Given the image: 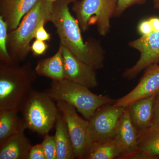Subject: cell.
Listing matches in <instances>:
<instances>
[{"label":"cell","mask_w":159,"mask_h":159,"mask_svg":"<svg viewBox=\"0 0 159 159\" xmlns=\"http://www.w3.org/2000/svg\"><path fill=\"white\" fill-rule=\"evenodd\" d=\"M38 0H0V16L8 25V31L16 29L24 16Z\"/></svg>","instance_id":"14"},{"label":"cell","mask_w":159,"mask_h":159,"mask_svg":"<svg viewBox=\"0 0 159 159\" xmlns=\"http://www.w3.org/2000/svg\"><path fill=\"white\" fill-rule=\"evenodd\" d=\"M46 159H57V148L54 136L48 134L44 135L41 143Z\"/></svg>","instance_id":"22"},{"label":"cell","mask_w":159,"mask_h":159,"mask_svg":"<svg viewBox=\"0 0 159 159\" xmlns=\"http://www.w3.org/2000/svg\"><path fill=\"white\" fill-rule=\"evenodd\" d=\"M49 1H50V2H51L54 3V2H56L57 0H49Z\"/></svg>","instance_id":"31"},{"label":"cell","mask_w":159,"mask_h":159,"mask_svg":"<svg viewBox=\"0 0 159 159\" xmlns=\"http://www.w3.org/2000/svg\"><path fill=\"white\" fill-rule=\"evenodd\" d=\"M53 3L49 0H38L17 28L8 32L7 48L13 62L19 63L26 59L36 28L43 20L50 21Z\"/></svg>","instance_id":"3"},{"label":"cell","mask_w":159,"mask_h":159,"mask_svg":"<svg viewBox=\"0 0 159 159\" xmlns=\"http://www.w3.org/2000/svg\"><path fill=\"white\" fill-rule=\"evenodd\" d=\"M138 133L139 152L134 159L159 158V126L152 125Z\"/></svg>","instance_id":"16"},{"label":"cell","mask_w":159,"mask_h":159,"mask_svg":"<svg viewBox=\"0 0 159 159\" xmlns=\"http://www.w3.org/2000/svg\"><path fill=\"white\" fill-rule=\"evenodd\" d=\"M37 76L31 61L22 65L0 62V110H19L23 100L33 90Z\"/></svg>","instance_id":"2"},{"label":"cell","mask_w":159,"mask_h":159,"mask_svg":"<svg viewBox=\"0 0 159 159\" xmlns=\"http://www.w3.org/2000/svg\"><path fill=\"white\" fill-rule=\"evenodd\" d=\"M24 123L16 133L0 144V159H28L31 145Z\"/></svg>","instance_id":"13"},{"label":"cell","mask_w":159,"mask_h":159,"mask_svg":"<svg viewBox=\"0 0 159 159\" xmlns=\"http://www.w3.org/2000/svg\"><path fill=\"white\" fill-rule=\"evenodd\" d=\"M146 0H118L115 17H119L129 7L136 5H142Z\"/></svg>","instance_id":"23"},{"label":"cell","mask_w":159,"mask_h":159,"mask_svg":"<svg viewBox=\"0 0 159 159\" xmlns=\"http://www.w3.org/2000/svg\"><path fill=\"white\" fill-rule=\"evenodd\" d=\"M128 45L139 51L140 57L134 65L124 71L122 77L133 79L148 66L159 63V31L131 41Z\"/></svg>","instance_id":"9"},{"label":"cell","mask_w":159,"mask_h":159,"mask_svg":"<svg viewBox=\"0 0 159 159\" xmlns=\"http://www.w3.org/2000/svg\"><path fill=\"white\" fill-rule=\"evenodd\" d=\"M8 27L7 23L0 16V62H14L7 48Z\"/></svg>","instance_id":"21"},{"label":"cell","mask_w":159,"mask_h":159,"mask_svg":"<svg viewBox=\"0 0 159 159\" xmlns=\"http://www.w3.org/2000/svg\"><path fill=\"white\" fill-rule=\"evenodd\" d=\"M48 22L47 20H43L41 22L34 31L33 38L43 41H48L51 39V35L45 29V25Z\"/></svg>","instance_id":"24"},{"label":"cell","mask_w":159,"mask_h":159,"mask_svg":"<svg viewBox=\"0 0 159 159\" xmlns=\"http://www.w3.org/2000/svg\"><path fill=\"white\" fill-rule=\"evenodd\" d=\"M18 110H0V144L16 133L24 122L18 116Z\"/></svg>","instance_id":"19"},{"label":"cell","mask_w":159,"mask_h":159,"mask_svg":"<svg viewBox=\"0 0 159 159\" xmlns=\"http://www.w3.org/2000/svg\"><path fill=\"white\" fill-rule=\"evenodd\" d=\"M138 31L141 36H146L154 32L152 26L148 19L140 22L138 26Z\"/></svg>","instance_id":"27"},{"label":"cell","mask_w":159,"mask_h":159,"mask_svg":"<svg viewBox=\"0 0 159 159\" xmlns=\"http://www.w3.org/2000/svg\"><path fill=\"white\" fill-rule=\"evenodd\" d=\"M89 88L82 84L64 79L52 81L45 92L52 99L64 101L73 106L87 120H89L98 109L116 100L92 93Z\"/></svg>","instance_id":"4"},{"label":"cell","mask_w":159,"mask_h":159,"mask_svg":"<svg viewBox=\"0 0 159 159\" xmlns=\"http://www.w3.org/2000/svg\"><path fill=\"white\" fill-rule=\"evenodd\" d=\"M56 101L58 110L66 123L75 157L85 159L93 144L90 134L88 120L80 116L73 106L61 100Z\"/></svg>","instance_id":"7"},{"label":"cell","mask_w":159,"mask_h":159,"mask_svg":"<svg viewBox=\"0 0 159 159\" xmlns=\"http://www.w3.org/2000/svg\"><path fill=\"white\" fill-rule=\"evenodd\" d=\"M118 0H81L74 3L73 10L81 31L96 25L101 36H106L111 29V19L115 17Z\"/></svg>","instance_id":"6"},{"label":"cell","mask_w":159,"mask_h":159,"mask_svg":"<svg viewBox=\"0 0 159 159\" xmlns=\"http://www.w3.org/2000/svg\"><path fill=\"white\" fill-rule=\"evenodd\" d=\"M150 21L154 31H159V18L152 17L149 18Z\"/></svg>","instance_id":"29"},{"label":"cell","mask_w":159,"mask_h":159,"mask_svg":"<svg viewBox=\"0 0 159 159\" xmlns=\"http://www.w3.org/2000/svg\"><path fill=\"white\" fill-rule=\"evenodd\" d=\"M54 137L57 145V159L76 158L66 123L60 111L55 124Z\"/></svg>","instance_id":"18"},{"label":"cell","mask_w":159,"mask_h":159,"mask_svg":"<svg viewBox=\"0 0 159 159\" xmlns=\"http://www.w3.org/2000/svg\"><path fill=\"white\" fill-rule=\"evenodd\" d=\"M156 95L139 99L126 107L137 133L152 125Z\"/></svg>","instance_id":"15"},{"label":"cell","mask_w":159,"mask_h":159,"mask_svg":"<svg viewBox=\"0 0 159 159\" xmlns=\"http://www.w3.org/2000/svg\"><path fill=\"white\" fill-rule=\"evenodd\" d=\"M125 107L112 104L103 106L88 120L91 139L95 144L114 139Z\"/></svg>","instance_id":"8"},{"label":"cell","mask_w":159,"mask_h":159,"mask_svg":"<svg viewBox=\"0 0 159 159\" xmlns=\"http://www.w3.org/2000/svg\"><path fill=\"white\" fill-rule=\"evenodd\" d=\"M152 125L159 126V92L156 95L153 105V117Z\"/></svg>","instance_id":"28"},{"label":"cell","mask_w":159,"mask_h":159,"mask_svg":"<svg viewBox=\"0 0 159 159\" xmlns=\"http://www.w3.org/2000/svg\"><path fill=\"white\" fill-rule=\"evenodd\" d=\"M77 0H57L53 3L50 17L56 28L60 45L94 70L104 66L105 51L99 41L90 38L84 41L77 20L71 14L69 5Z\"/></svg>","instance_id":"1"},{"label":"cell","mask_w":159,"mask_h":159,"mask_svg":"<svg viewBox=\"0 0 159 159\" xmlns=\"http://www.w3.org/2000/svg\"><path fill=\"white\" fill-rule=\"evenodd\" d=\"M34 70L38 76L50 78L52 81L65 79L61 46L60 45L58 51L52 57L39 60Z\"/></svg>","instance_id":"17"},{"label":"cell","mask_w":159,"mask_h":159,"mask_svg":"<svg viewBox=\"0 0 159 159\" xmlns=\"http://www.w3.org/2000/svg\"><path fill=\"white\" fill-rule=\"evenodd\" d=\"M53 100L45 92L33 90L27 95L19 108L27 129L43 135L49 133L59 112Z\"/></svg>","instance_id":"5"},{"label":"cell","mask_w":159,"mask_h":159,"mask_svg":"<svg viewBox=\"0 0 159 159\" xmlns=\"http://www.w3.org/2000/svg\"><path fill=\"white\" fill-rule=\"evenodd\" d=\"M48 48L46 41L35 39L31 46L30 51L34 56H39L44 54Z\"/></svg>","instance_id":"25"},{"label":"cell","mask_w":159,"mask_h":159,"mask_svg":"<svg viewBox=\"0 0 159 159\" xmlns=\"http://www.w3.org/2000/svg\"><path fill=\"white\" fill-rule=\"evenodd\" d=\"M136 86L124 97L115 101L113 105L125 107L132 102L156 95L159 92V65L148 66Z\"/></svg>","instance_id":"11"},{"label":"cell","mask_w":159,"mask_h":159,"mask_svg":"<svg viewBox=\"0 0 159 159\" xmlns=\"http://www.w3.org/2000/svg\"><path fill=\"white\" fill-rule=\"evenodd\" d=\"M155 9L159 10V0H152Z\"/></svg>","instance_id":"30"},{"label":"cell","mask_w":159,"mask_h":159,"mask_svg":"<svg viewBox=\"0 0 159 159\" xmlns=\"http://www.w3.org/2000/svg\"><path fill=\"white\" fill-rule=\"evenodd\" d=\"M28 159H46L45 154L41 143L31 146Z\"/></svg>","instance_id":"26"},{"label":"cell","mask_w":159,"mask_h":159,"mask_svg":"<svg viewBox=\"0 0 159 159\" xmlns=\"http://www.w3.org/2000/svg\"><path fill=\"white\" fill-rule=\"evenodd\" d=\"M115 140L119 144L122 154L120 159H133L139 152L138 133L131 121L128 110H124L119 122Z\"/></svg>","instance_id":"12"},{"label":"cell","mask_w":159,"mask_h":159,"mask_svg":"<svg viewBox=\"0 0 159 159\" xmlns=\"http://www.w3.org/2000/svg\"><path fill=\"white\" fill-rule=\"evenodd\" d=\"M122 154L121 148L114 139L102 143H93L85 159H120Z\"/></svg>","instance_id":"20"},{"label":"cell","mask_w":159,"mask_h":159,"mask_svg":"<svg viewBox=\"0 0 159 159\" xmlns=\"http://www.w3.org/2000/svg\"><path fill=\"white\" fill-rule=\"evenodd\" d=\"M62 48L65 79L87 87L95 88L98 85L96 70L78 59L69 50Z\"/></svg>","instance_id":"10"}]
</instances>
